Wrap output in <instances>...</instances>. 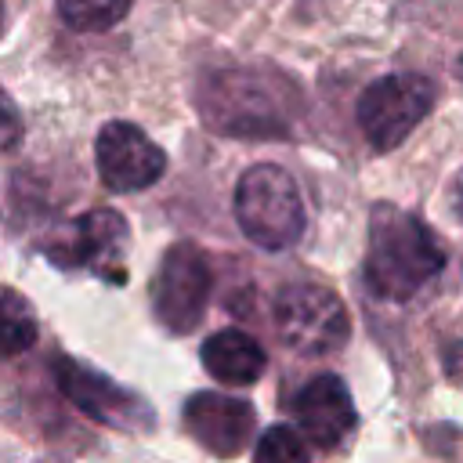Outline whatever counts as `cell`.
Wrapping results in <instances>:
<instances>
[{
    "label": "cell",
    "mask_w": 463,
    "mask_h": 463,
    "mask_svg": "<svg viewBox=\"0 0 463 463\" xmlns=\"http://www.w3.org/2000/svg\"><path fill=\"white\" fill-rule=\"evenodd\" d=\"M98 177L109 192H145L166 174V152L127 119H109L94 137Z\"/></svg>",
    "instance_id": "obj_9"
},
{
    "label": "cell",
    "mask_w": 463,
    "mask_h": 463,
    "mask_svg": "<svg viewBox=\"0 0 463 463\" xmlns=\"http://www.w3.org/2000/svg\"><path fill=\"white\" fill-rule=\"evenodd\" d=\"M445 268V250L434 228L394 203H376L369 213V246H365V286L380 300L405 304L420 297Z\"/></svg>",
    "instance_id": "obj_1"
},
{
    "label": "cell",
    "mask_w": 463,
    "mask_h": 463,
    "mask_svg": "<svg viewBox=\"0 0 463 463\" xmlns=\"http://www.w3.org/2000/svg\"><path fill=\"white\" fill-rule=\"evenodd\" d=\"M253 463H311V449L289 423H271L253 441Z\"/></svg>",
    "instance_id": "obj_15"
},
{
    "label": "cell",
    "mask_w": 463,
    "mask_h": 463,
    "mask_svg": "<svg viewBox=\"0 0 463 463\" xmlns=\"http://www.w3.org/2000/svg\"><path fill=\"white\" fill-rule=\"evenodd\" d=\"M289 412L297 420V434L315 445L318 452H333L340 449L354 423H358V412H354V402H351V391L347 383L336 376V373H318L311 376L289 402Z\"/></svg>",
    "instance_id": "obj_11"
},
{
    "label": "cell",
    "mask_w": 463,
    "mask_h": 463,
    "mask_svg": "<svg viewBox=\"0 0 463 463\" xmlns=\"http://www.w3.org/2000/svg\"><path fill=\"white\" fill-rule=\"evenodd\" d=\"M275 333L279 340L304 354L326 358L336 354L351 336V318L344 300L322 282H289L275 293Z\"/></svg>",
    "instance_id": "obj_4"
},
{
    "label": "cell",
    "mask_w": 463,
    "mask_h": 463,
    "mask_svg": "<svg viewBox=\"0 0 463 463\" xmlns=\"http://www.w3.org/2000/svg\"><path fill=\"white\" fill-rule=\"evenodd\" d=\"M449 203H452V210H456V217L463 221V170L452 177V188H449Z\"/></svg>",
    "instance_id": "obj_18"
},
{
    "label": "cell",
    "mask_w": 463,
    "mask_h": 463,
    "mask_svg": "<svg viewBox=\"0 0 463 463\" xmlns=\"http://www.w3.org/2000/svg\"><path fill=\"white\" fill-rule=\"evenodd\" d=\"M188 438L217 459L239 456L257 434V409L224 391H195L181 409Z\"/></svg>",
    "instance_id": "obj_10"
},
{
    "label": "cell",
    "mask_w": 463,
    "mask_h": 463,
    "mask_svg": "<svg viewBox=\"0 0 463 463\" xmlns=\"http://www.w3.org/2000/svg\"><path fill=\"white\" fill-rule=\"evenodd\" d=\"M22 134H25V119H22L18 105L11 101V94L0 87V156L14 152L22 145Z\"/></svg>",
    "instance_id": "obj_16"
},
{
    "label": "cell",
    "mask_w": 463,
    "mask_h": 463,
    "mask_svg": "<svg viewBox=\"0 0 463 463\" xmlns=\"http://www.w3.org/2000/svg\"><path fill=\"white\" fill-rule=\"evenodd\" d=\"M40 340V318L29 297L14 286H0V362L25 354Z\"/></svg>",
    "instance_id": "obj_13"
},
{
    "label": "cell",
    "mask_w": 463,
    "mask_h": 463,
    "mask_svg": "<svg viewBox=\"0 0 463 463\" xmlns=\"http://www.w3.org/2000/svg\"><path fill=\"white\" fill-rule=\"evenodd\" d=\"M199 358H203V369L217 383H228V387H250L268 369L264 347L250 333H242V329H217V333H210L203 340V347H199Z\"/></svg>",
    "instance_id": "obj_12"
},
{
    "label": "cell",
    "mask_w": 463,
    "mask_h": 463,
    "mask_svg": "<svg viewBox=\"0 0 463 463\" xmlns=\"http://www.w3.org/2000/svg\"><path fill=\"white\" fill-rule=\"evenodd\" d=\"M441 362H445V376H449L456 387H463V340L449 344L445 354H441Z\"/></svg>",
    "instance_id": "obj_17"
},
{
    "label": "cell",
    "mask_w": 463,
    "mask_h": 463,
    "mask_svg": "<svg viewBox=\"0 0 463 463\" xmlns=\"http://www.w3.org/2000/svg\"><path fill=\"white\" fill-rule=\"evenodd\" d=\"M134 0H54L61 22L76 33H109L130 14Z\"/></svg>",
    "instance_id": "obj_14"
},
{
    "label": "cell",
    "mask_w": 463,
    "mask_h": 463,
    "mask_svg": "<svg viewBox=\"0 0 463 463\" xmlns=\"http://www.w3.org/2000/svg\"><path fill=\"white\" fill-rule=\"evenodd\" d=\"M0 33H4V0H0Z\"/></svg>",
    "instance_id": "obj_19"
},
{
    "label": "cell",
    "mask_w": 463,
    "mask_h": 463,
    "mask_svg": "<svg viewBox=\"0 0 463 463\" xmlns=\"http://www.w3.org/2000/svg\"><path fill=\"white\" fill-rule=\"evenodd\" d=\"M54 383L72 409H80L83 416H90L101 427H112L123 434H145L156 427V412L137 391L116 383L112 376H105L101 369H94L80 358L58 354L54 358Z\"/></svg>",
    "instance_id": "obj_6"
},
{
    "label": "cell",
    "mask_w": 463,
    "mask_h": 463,
    "mask_svg": "<svg viewBox=\"0 0 463 463\" xmlns=\"http://www.w3.org/2000/svg\"><path fill=\"white\" fill-rule=\"evenodd\" d=\"M235 221L242 235L268 253L297 246L307 224V210L289 170L279 163L246 166L235 184Z\"/></svg>",
    "instance_id": "obj_3"
},
{
    "label": "cell",
    "mask_w": 463,
    "mask_h": 463,
    "mask_svg": "<svg viewBox=\"0 0 463 463\" xmlns=\"http://www.w3.org/2000/svg\"><path fill=\"white\" fill-rule=\"evenodd\" d=\"M199 119L224 137L279 141L293 134V105L257 69H213L195 83Z\"/></svg>",
    "instance_id": "obj_2"
},
{
    "label": "cell",
    "mask_w": 463,
    "mask_h": 463,
    "mask_svg": "<svg viewBox=\"0 0 463 463\" xmlns=\"http://www.w3.org/2000/svg\"><path fill=\"white\" fill-rule=\"evenodd\" d=\"M210 293H213V271L206 253L195 242H174L163 253L148 289L156 322L174 336L192 333L206 315Z\"/></svg>",
    "instance_id": "obj_7"
},
{
    "label": "cell",
    "mask_w": 463,
    "mask_h": 463,
    "mask_svg": "<svg viewBox=\"0 0 463 463\" xmlns=\"http://www.w3.org/2000/svg\"><path fill=\"white\" fill-rule=\"evenodd\" d=\"M130 242V228L116 210H87L61 235H54L43 253L51 264L65 271H94L105 279H123V253Z\"/></svg>",
    "instance_id": "obj_8"
},
{
    "label": "cell",
    "mask_w": 463,
    "mask_h": 463,
    "mask_svg": "<svg viewBox=\"0 0 463 463\" xmlns=\"http://www.w3.org/2000/svg\"><path fill=\"white\" fill-rule=\"evenodd\" d=\"M438 87L423 72H387L373 80L354 105V119L376 152L398 148L434 109Z\"/></svg>",
    "instance_id": "obj_5"
}]
</instances>
